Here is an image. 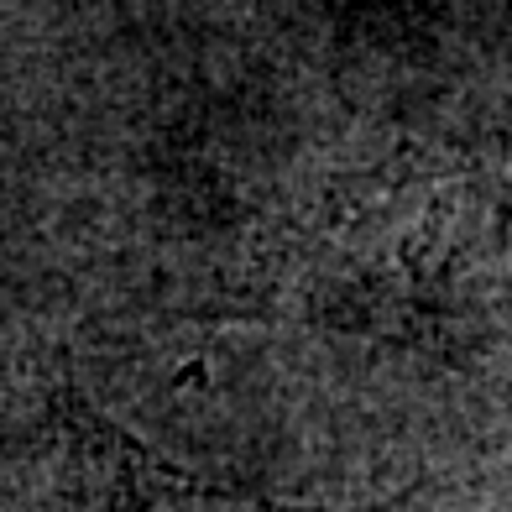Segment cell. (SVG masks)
<instances>
[{"mask_svg": "<svg viewBox=\"0 0 512 512\" xmlns=\"http://www.w3.org/2000/svg\"><path fill=\"white\" fill-rule=\"evenodd\" d=\"M48 512H330V507H298L272 502L256 492L209 486L178 465L157 460L147 445L89 408L63 403L58 439H53V471H48Z\"/></svg>", "mask_w": 512, "mask_h": 512, "instance_id": "cell-1", "label": "cell"}]
</instances>
